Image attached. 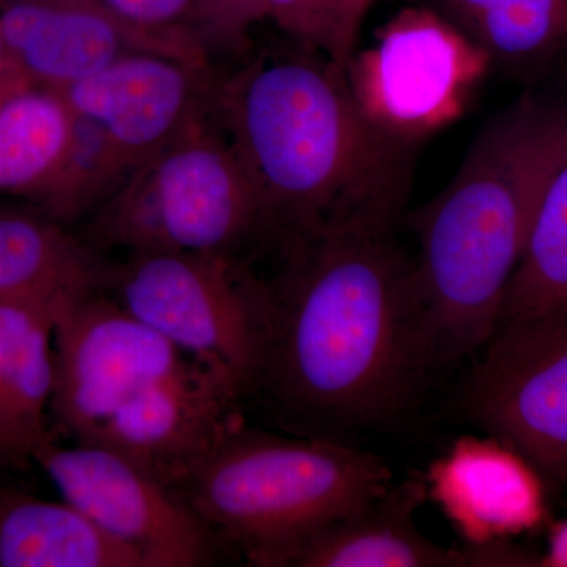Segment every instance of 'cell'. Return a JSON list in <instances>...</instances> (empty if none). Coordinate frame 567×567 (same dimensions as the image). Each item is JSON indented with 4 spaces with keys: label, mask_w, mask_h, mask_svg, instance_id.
Listing matches in <instances>:
<instances>
[{
    "label": "cell",
    "mask_w": 567,
    "mask_h": 567,
    "mask_svg": "<svg viewBox=\"0 0 567 567\" xmlns=\"http://www.w3.org/2000/svg\"><path fill=\"white\" fill-rule=\"evenodd\" d=\"M270 293L256 386L309 424L377 425L401 415L435 369L393 227H338L293 240Z\"/></svg>",
    "instance_id": "cell-1"
},
{
    "label": "cell",
    "mask_w": 567,
    "mask_h": 567,
    "mask_svg": "<svg viewBox=\"0 0 567 567\" xmlns=\"http://www.w3.org/2000/svg\"><path fill=\"white\" fill-rule=\"evenodd\" d=\"M219 111L270 229L293 241L401 218L415 145L365 117L327 55L262 52L223 85Z\"/></svg>",
    "instance_id": "cell-2"
},
{
    "label": "cell",
    "mask_w": 567,
    "mask_h": 567,
    "mask_svg": "<svg viewBox=\"0 0 567 567\" xmlns=\"http://www.w3.org/2000/svg\"><path fill=\"white\" fill-rule=\"evenodd\" d=\"M567 153V107L524 99L477 133L453 181L409 216L416 300L435 368L486 347L502 322L536 205Z\"/></svg>",
    "instance_id": "cell-3"
},
{
    "label": "cell",
    "mask_w": 567,
    "mask_h": 567,
    "mask_svg": "<svg viewBox=\"0 0 567 567\" xmlns=\"http://www.w3.org/2000/svg\"><path fill=\"white\" fill-rule=\"evenodd\" d=\"M391 484L374 454L234 421L174 491L249 565L281 567L295 547Z\"/></svg>",
    "instance_id": "cell-4"
},
{
    "label": "cell",
    "mask_w": 567,
    "mask_h": 567,
    "mask_svg": "<svg viewBox=\"0 0 567 567\" xmlns=\"http://www.w3.org/2000/svg\"><path fill=\"white\" fill-rule=\"evenodd\" d=\"M265 229L262 200L244 164L199 111L104 199L92 237L132 254L233 256Z\"/></svg>",
    "instance_id": "cell-5"
},
{
    "label": "cell",
    "mask_w": 567,
    "mask_h": 567,
    "mask_svg": "<svg viewBox=\"0 0 567 567\" xmlns=\"http://www.w3.org/2000/svg\"><path fill=\"white\" fill-rule=\"evenodd\" d=\"M111 297L238 399L256 388L270 293L246 281L233 256L133 252Z\"/></svg>",
    "instance_id": "cell-6"
},
{
    "label": "cell",
    "mask_w": 567,
    "mask_h": 567,
    "mask_svg": "<svg viewBox=\"0 0 567 567\" xmlns=\"http://www.w3.org/2000/svg\"><path fill=\"white\" fill-rule=\"evenodd\" d=\"M204 74L181 59L134 51L55 89L71 115L63 188L106 199L200 111Z\"/></svg>",
    "instance_id": "cell-7"
},
{
    "label": "cell",
    "mask_w": 567,
    "mask_h": 567,
    "mask_svg": "<svg viewBox=\"0 0 567 567\" xmlns=\"http://www.w3.org/2000/svg\"><path fill=\"white\" fill-rule=\"evenodd\" d=\"M491 59L450 18L405 9L380 29L369 50L353 54L346 78L377 128L416 145L464 114Z\"/></svg>",
    "instance_id": "cell-8"
},
{
    "label": "cell",
    "mask_w": 567,
    "mask_h": 567,
    "mask_svg": "<svg viewBox=\"0 0 567 567\" xmlns=\"http://www.w3.org/2000/svg\"><path fill=\"white\" fill-rule=\"evenodd\" d=\"M51 413L74 442L192 358L95 286L59 298L52 328Z\"/></svg>",
    "instance_id": "cell-9"
},
{
    "label": "cell",
    "mask_w": 567,
    "mask_h": 567,
    "mask_svg": "<svg viewBox=\"0 0 567 567\" xmlns=\"http://www.w3.org/2000/svg\"><path fill=\"white\" fill-rule=\"evenodd\" d=\"M462 410L539 476L567 483V311L502 323L473 368Z\"/></svg>",
    "instance_id": "cell-10"
},
{
    "label": "cell",
    "mask_w": 567,
    "mask_h": 567,
    "mask_svg": "<svg viewBox=\"0 0 567 567\" xmlns=\"http://www.w3.org/2000/svg\"><path fill=\"white\" fill-rule=\"evenodd\" d=\"M63 499L132 548L144 567H194L213 557V533L182 496L107 447L54 439L32 458Z\"/></svg>",
    "instance_id": "cell-11"
},
{
    "label": "cell",
    "mask_w": 567,
    "mask_h": 567,
    "mask_svg": "<svg viewBox=\"0 0 567 567\" xmlns=\"http://www.w3.org/2000/svg\"><path fill=\"white\" fill-rule=\"evenodd\" d=\"M0 32L18 74L43 87H65L134 51L207 70L204 52L133 31L100 0H0Z\"/></svg>",
    "instance_id": "cell-12"
},
{
    "label": "cell",
    "mask_w": 567,
    "mask_h": 567,
    "mask_svg": "<svg viewBox=\"0 0 567 567\" xmlns=\"http://www.w3.org/2000/svg\"><path fill=\"white\" fill-rule=\"evenodd\" d=\"M237 401L215 375L188 360L82 443L115 451L174 488L234 423Z\"/></svg>",
    "instance_id": "cell-13"
},
{
    "label": "cell",
    "mask_w": 567,
    "mask_h": 567,
    "mask_svg": "<svg viewBox=\"0 0 567 567\" xmlns=\"http://www.w3.org/2000/svg\"><path fill=\"white\" fill-rule=\"evenodd\" d=\"M424 477L429 498L472 546L503 540L543 522L539 473L492 436L457 440Z\"/></svg>",
    "instance_id": "cell-14"
},
{
    "label": "cell",
    "mask_w": 567,
    "mask_h": 567,
    "mask_svg": "<svg viewBox=\"0 0 567 567\" xmlns=\"http://www.w3.org/2000/svg\"><path fill=\"white\" fill-rule=\"evenodd\" d=\"M427 495L424 476H412L331 522L293 548L281 566L470 567L465 547L446 548L425 537L415 514Z\"/></svg>",
    "instance_id": "cell-15"
},
{
    "label": "cell",
    "mask_w": 567,
    "mask_h": 567,
    "mask_svg": "<svg viewBox=\"0 0 567 567\" xmlns=\"http://www.w3.org/2000/svg\"><path fill=\"white\" fill-rule=\"evenodd\" d=\"M69 290L0 305V466L32 461L52 440V328Z\"/></svg>",
    "instance_id": "cell-16"
},
{
    "label": "cell",
    "mask_w": 567,
    "mask_h": 567,
    "mask_svg": "<svg viewBox=\"0 0 567 567\" xmlns=\"http://www.w3.org/2000/svg\"><path fill=\"white\" fill-rule=\"evenodd\" d=\"M0 567H144L76 506L0 488Z\"/></svg>",
    "instance_id": "cell-17"
},
{
    "label": "cell",
    "mask_w": 567,
    "mask_h": 567,
    "mask_svg": "<svg viewBox=\"0 0 567 567\" xmlns=\"http://www.w3.org/2000/svg\"><path fill=\"white\" fill-rule=\"evenodd\" d=\"M71 115L61 93L21 82L0 95V193L39 200L69 145Z\"/></svg>",
    "instance_id": "cell-18"
},
{
    "label": "cell",
    "mask_w": 567,
    "mask_h": 567,
    "mask_svg": "<svg viewBox=\"0 0 567 567\" xmlns=\"http://www.w3.org/2000/svg\"><path fill=\"white\" fill-rule=\"evenodd\" d=\"M96 286L84 248L47 213L0 208V305Z\"/></svg>",
    "instance_id": "cell-19"
},
{
    "label": "cell",
    "mask_w": 567,
    "mask_h": 567,
    "mask_svg": "<svg viewBox=\"0 0 567 567\" xmlns=\"http://www.w3.org/2000/svg\"><path fill=\"white\" fill-rule=\"evenodd\" d=\"M567 311V153L544 186L502 323Z\"/></svg>",
    "instance_id": "cell-20"
},
{
    "label": "cell",
    "mask_w": 567,
    "mask_h": 567,
    "mask_svg": "<svg viewBox=\"0 0 567 567\" xmlns=\"http://www.w3.org/2000/svg\"><path fill=\"white\" fill-rule=\"evenodd\" d=\"M464 31L491 58H539L567 41V0H495Z\"/></svg>",
    "instance_id": "cell-21"
},
{
    "label": "cell",
    "mask_w": 567,
    "mask_h": 567,
    "mask_svg": "<svg viewBox=\"0 0 567 567\" xmlns=\"http://www.w3.org/2000/svg\"><path fill=\"white\" fill-rule=\"evenodd\" d=\"M264 6L267 20L346 71L357 39L347 22L344 0H264Z\"/></svg>",
    "instance_id": "cell-22"
},
{
    "label": "cell",
    "mask_w": 567,
    "mask_h": 567,
    "mask_svg": "<svg viewBox=\"0 0 567 567\" xmlns=\"http://www.w3.org/2000/svg\"><path fill=\"white\" fill-rule=\"evenodd\" d=\"M133 31L196 52L205 47L194 32L193 0H100Z\"/></svg>",
    "instance_id": "cell-23"
},
{
    "label": "cell",
    "mask_w": 567,
    "mask_h": 567,
    "mask_svg": "<svg viewBox=\"0 0 567 567\" xmlns=\"http://www.w3.org/2000/svg\"><path fill=\"white\" fill-rule=\"evenodd\" d=\"M193 7L194 32L204 47L245 50L254 25L267 20L264 0H193Z\"/></svg>",
    "instance_id": "cell-24"
},
{
    "label": "cell",
    "mask_w": 567,
    "mask_h": 567,
    "mask_svg": "<svg viewBox=\"0 0 567 567\" xmlns=\"http://www.w3.org/2000/svg\"><path fill=\"white\" fill-rule=\"evenodd\" d=\"M440 2L447 18L464 31L466 25L495 0H440Z\"/></svg>",
    "instance_id": "cell-25"
},
{
    "label": "cell",
    "mask_w": 567,
    "mask_h": 567,
    "mask_svg": "<svg viewBox=\"0 0 567 567\" xmlns=\"http://www.w3.org/2000/svg\"><path fill=\"white\" fill-rule=\"evenodd\" d=\"M540 566L567 567V518L551 528L547 555Z\"/></svg>",
    "instance_id": "cell-26"
},
{
    "label": "cell",
    "mask_w": 567,
    "mask_h": 567,
    "mask_svg": "<svg viewBox=\"0 0 567 567\" xmlns=\"http://www.w3.org/2000/svg\"><path fill=\"white\" fill-rule=\"evenodd\" d=\"M379 0H344L347 22H349V29L354 39H358V32H360L365 14Z\"/></svg>",
    "instance_id": "cell-27"
},
{
    "label": "cell",
    "mask_w": 567,
    "mask_h": 567,
    "mask_svg": "<svg viewBox=\"0 0 567 567\" xmlns=\"http://www.w3.org/2000/svg\"><path fill=\"white\" fill-rule=\"evenodd\" d=\"M13 76L21 78L18 71L14 70L9 51H7L6 41H3L2 32H0V80ZM22 80H24V78H22Z\"/></svg>",
    "instance_id": "cell-28"
},
{
    "label": "cell",
    "mask_w": 567,
    "mask_h": 567,
    "mask_svg": "<svg viewBox=\"0 0 567 567\" xmlns=\"http://www.w3.org/2000/svg\"><path fill=\"white\" fill-rule=\"evenodd\" d=\"M21 82H25V80H22V78L18 76L3 78V80H0V95H2V93L9 92L10 89L17 87V85L21 84Z\"/></svg>",
    "instance_id": "cell-29"
}]
</instances>
